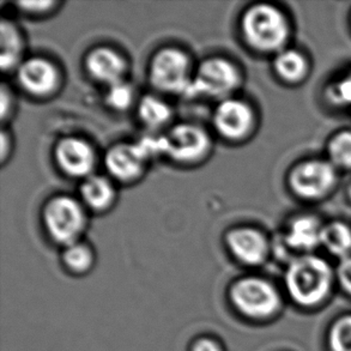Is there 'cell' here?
I'll return each instance as SVG.
<instances>
[{
    "mask_svg": "<svg viewBox=\"0 0 351 351\" xmlns=\"http://www.w3.org/2000/svg\"><path fill=\"white\" fill-rule=\"evenodd\" d=\"M336 283V269L315 253L294 256L285 269V293L300 308L322 306L330 298Z\"/></svg>",
    "mask_w": 351,
    "mask_h": 351,
    "instance_id": "1",
    "label": "cell"
},
{
    "mask_svg": "<svg viewBox=\"0 0 351 351\" xmlns=\"http://www.w3.org/2000/svg\"><path fill=\"white\" fill-rule=\"evenodd\" d=\"M229 306L241 319L252 323L270 322L283 307V296L270 280L263 276L240 277L229 285Z\"/></svg>",
    "mask_w": 351,
    "mask_h": 351,
    "instance_id": "2",
    "label": "cell"
},
{
    "mask_svg": "<svg viewBox=\"0 0 351 351\" xmlns=\"http://www.w3.org/2000/svg\"><path fill=\"white\" fill-rule=\"evenodd\" d=\"M241 30L250 47L261 53H280L287 48L291 27L287 14L275 5H252L242 14Z\"/></svg>",
    "mask_w": 351,
    "mask_h": 351,
    "instance_id": "3",
    "label": "cell"
},
{
    "mask_svg": "<svg viewBox=\"0 0 351 351\" xmlns=\"http://www.w3.org/2000/svg\"><path fill=\"white\" fill-rule=\"evenodd\" d=\"M290 191L300 199L315 202L332 192L338 181V171L326 158L300 161L288 173Z\"/></svg>",
    "mask_w": 351,
    "mask_h": 351,
    "instance_id": "4",
    "label": "cell"
},
{
    "mask_svg": "<svg viewBox=\"0 0 351 351\" xmlns=\"http://www.w3.org/2000/svg\"><path fill=\"white\" fill-rule=\"evenodd\" d=\"M43 216L49 237L64 247L80 241L86 228V211L80 202L67 195L49 200Z\"/></svg>",
    "mask_w": 351,
    "mask_h": 351,
    "instance_id": "5",
    "label": "cell"
},
{
    "mask_svg": "<svg viewBox=\"0 0 351 351\" xmlns=\"http://www.w3.org/2000/svg\"><path fill=\"white\" fill-rule=\"evenodd\" d=\"M241 84V73L237 65L224 58H210L195 71L187 96H208L229 99Z\"/></svg>",
    "mask_w": 351,
    "mask_h": 351,
    "instance_id": "6",
    "label": "cell"
},
{
    "mask_svg": "<svg viewBox=\"0 0 351 351\" xmlns=\"http://www.w3.org/2000/svg\"><path fill=\"white\" fill-rule=\"evenodd\" d=\"M149 76L157 90L187 95L193 80L190 58L179 48H163L152 58Z\"/></svg>",
    "mask_w": 351,
    "mask_h": 351,
    "instance_id": "7",
    "label": "cell"
},
{
    "mask_svg": "<svg viewBox=\"0 0 351 351\" xmlns=\"http://www.w3.org/2000/svg\"><path fill=\"white\" fill-rule=\"evenodd\" d=\"M210 147L209 134L192 123L176 125L165 136V155L184 165L200 161Z\"/></svg>",
    "mask_w": 351,
    "mask_h": 351,
    "instance_id": "8",
    "label": "cell"
},
{
    "mask_svg": "<svg viewBox=\"0 0 351 351\" xmlns=\"http://www.w3.org/2000/svg\"><path fill=\"white\" fill-rule=\"evenodd\" d=\"M226 243L234 259L242 265L256 267L263 265L270 256V241L258 229H233L227 234Z\"/></svg>",
    "mask_w": 351,
    "mask_h": 351,
    "instance_id": "9",
    "label": "cell"
},
{
    "mask_svg": "<svg viewBox=\"0 0 351 351\" xmlns=\"http://www.w3.org/2000/svg\"><path fill=\"white\" fill-rule=\"evenodd\" d=\"M215 128L227 139L239 141L246 137L254 125L251 106L237 99L223 100L215 110Z\"/></svg>",
    "mask_w": 351,
    "mask_h": 351,
    "instance_id": "10",
    "label": "cell"
},
{
    "mask_svg": "<svg viewBox=\"0 0 351 351\" xmlns=\"http://www.w3.org/2000/svg\"><path fill=\"white\" fill-rule=\"evenodd\" d=\"M17 69L19 84L30 95L46 97L57 90L60 75L57 66L47 59L30 58Z\"/></svg>",
    "mask_w": 351,
    "mask_h": 351,
    "instance_id": "11",
    "label": "cell"
},
{
    "mask_svg": "<svg viewBox=\"0 0 351 351\" xmlns=\"http://www.w3.org/2000/svg\"><path fill=\"white\" fill-rule=\"evenodd\" d=\"M58 166L67 176L89 178L96 165V155L89 143L81 138L67 137L56 147Z\"/></svg>",
    "mask_w": 351,
    "mask_h": 351,
    "instance_id": "12",
    "label": "cell"
},
{
    "mask_svg": "<svg viewBox=\"0 0 351 351\" xmlns=\"http://www.w3.org/2000/svg\"><path fill=\"white\" fill-rule=\"evenodd\" d=\"M323 227L314 215H298L287 223L282 240L288 251L296 252L298 256L312 254L320 247Z\"/></svg>",
    "mask_w": 351,
    "mask_h": 351,
    "instance_id": "13",
    "label": "cell"
},
{
    "mask_svg": "<svg viewBox=\"0 0 351 351\" xmlns=\"http://www.w3.org/2000/svg\"><path fill=\"white\" fill-rule=\"evenodd\" d=\"M147 162L136 143H119L106 155L107 169L115 179L123 182L136 180L142 176Z\"/></svg>",
    "mask_w": 351,
    "mask_h": 351,
    "instance_id": "14",
    "label": "cell"
},
{
    "mask_svg": "<svg viewBox=\"0 0 351 351\" xmlns=\"http://www.w3.org/2000/svg\"><path fill=\"white\" fill-rule=\"evenodd\" d=\"M86 67L94 80L108 86L123 81L128 70L123 56L110 47H97L89 52Z\"/></svg>",
    "mask_w": 351,
    "mask_h": 351,
    "instance_id": "15",
    "label": "cell"
},
{
    "mask_svg": "<svg viewBox=\"0 0 351 351\" xmlns=\"http://www.w3.org/2000/svg\"><path fill=\"white\" fill-rule=\"evenodd\" d=\"M274 71L285 83L296 84L308 76V58L299 49L287 47L276 54Z\"/></svg>",
    "mask_w": 351,
    "mask_h": 351,
    "instance_id": "16",
    "label": "cell"
},
{
    "mask_svg": "<svg viewBox=\"0 0 351 351\" xmlns=\"http://www.w3.org/2000/svg\"><path fill=\"white\" fill-rule=\"evenodd\" d=\"M320 247H324L325 251L338 261L351 256L350 224L339 219L324 223Z\"/></svg>",
    "mask_w": 351,
    "mask_h": 351,
    "instance_id": "17",
    "label": "cell"
},
{
    "mask_svg": "<svg viewBox=\"0 0 351 351\" xmlns=\"http://www.w3.org/2000/svg\"><path fill=\"white\" fill-rule=\"evenodd\" d=\"M115 189L107 178L90 176L83 181L81 197L84 204L95 211H104L114 203Z\"/></svg>",
    "mask_w": 351,
    "mask_h": 351,
    "instance_id": "18",
    "label": "cell"
},
{
    "mask_svg": "<svg viewBox=\"0 0 351 351\" xmlns=\"http://www.w3.org/2000/svg\"><path fill=\"white\" fill-rule=\"evenodd\" d=\"M0 29V65L3 71H9L21 65L23 40L19 29L11 22L3 21Z\"/></svg>",
    "mask_w": 351,
    "mask_h": 351,
    "instance_id": "19",
    "label": "cell"
},
{
    "mask_svg": "<svg viewBox=\"0 0 351 351\" xmlns=\"http://www.w3.org/2000/svg\"><path fill=\"white\" fill-rule=\"evenodd\" d=\"M62 263L67 272L73 276L89 274L95 265V253L90 246L78 241L70 246L64 247Z\"/></svg>",
    "mask_w": 351,
    "mask_h": 351,
    "instance_id": "20",
    "label": "cell"
},
{
    "mask_svg": "<svg viewBox=\"0 0 351 351\" xmlns=\"http://www.w3.org/2000/svg\"><path fill=\"white\" fill-rule=\"evenodd\" d=\"M326 160L338 171H351V128L341 130L328 139Z\"/></svg>",
    "mask_w": 351,
    "mask_h": 351,
    "instance_id": "21",
    "label": "cell"
},
{
    "mask_svg": "<svg viewBox=\"0 0 351 351\" xmlns=\"http://www.w3.org/2000/svg\"><path fill=\"white\" fill-rule=\"evenodd\" d=\"M138 115L147 128H160L171 121L173 112L169 105L160 97L147 95L138 105Z\"/></svg>",
    "mask_w": 351,
    "mask_h": 351,
    "instance_id": "22",
    "label": "cell"
},
{
    "mask_svg": "<svg viewBox=\"0 0 351 351\" xmlns=\"http://www.w3.org/2000/svg\"><path fill=\"white\" fill-rule=\"evenodd\" d=\"M330 351H351V314H344L333 320L328 331Z\"/></svg>",
    "mask_w": 351,
    "mask_h": 351,
    "instance_id": "23",
    "label": "cell"
},
{
    "mask_svg": "<svg viewBox=\"0 0 351 351\" xmlns=\"http://www.w3.org/2000/svg\"><path fill=\"white\" fill-rule=\"evenodd\" d=\"M326 99L338 108H351V70L328 84Z\"/></svg>",
    "mask_w": 351,
    "mask_h": 351,
    "instance_id": "24",
    "label": "cell"
},
{
    "mask_svg": "<svg viewBox=\"0 0 351 351\" xmlns=\"http://www.w3.org/2000/svg\"><path fill=\"white\" fill-rule=\"evenodd\" d=\"M134 100V90L128 82L121 81L108 86L106 94V102L115 110H126Z\"/></svg>",
    "mask_w": 351,
    "mask_h": 351,
    "instance_id": "25",
    "label": "cell"
},
{
    "mask_svg": "<svg viewBox=\"0 0 351 351\" xmlns=\"http://www.w3.org/2000/svg\"><path fill=\"white\" fill-rule=\"evenodd\" d=\"M189 351H227V349L219 338L210 335H202L191 342Z\"/></svg>",
    "mask_w": 351,
    "mask_h": 351,
    "instance_id": "26",
    "label": "cell"
},
{
    "mask_svg": "<svg viewBox=\"0 0 351 351\" xmlns=\"http://www.w3.org/2000/svg\"><path fill=\"white\" fill-rule=\"evenodd\" d=\"M336 282L341 287V289L351 298V256L338 261Z\"/></svg>",
    "mask_w": 351,
    "mask_h": 351,
    "instance_id": "27",
    "label": "cell"
},
{
    "mask_svg": "<svg viewBox=\"0 0 351 351\" xmlns=\"http://www.w3.org/2000/svg\"><path fill=\"white\" fill-rule=\"evenodd\" d=\"M14 106V95L11 94V91L8 90L6 86H1V119H3V121L12 115Z\"/></svg>",
    "mask_w": 351,
    "mask_h": 351,
    "instance_id": "28",
    "label": "cell"
},
{
    "mask_svg": "<svg viewBox=\"0 0 351 351\" xmlns=\"http://www.w3.org/2000/svg\"><path fill=\"white\" fill-rule=\"evenodd\" d=\"M56 5L57 3H54V1H40V3L35 1V3H21L19 6L30 14H43L54 8Z\"/></svg>",
    "mask_w": 351,
    "mask_h": 351,
    "instance_id": "29",
    "label": "cell"
},
{
    "mask_svg": "<svg viewBox=\"0 0 351 351\" xmlns=\"http://www.w3.org/2000/svg\"><path fill=\"white\" fill-rule=\"evenodd\" d=\"M347 195H348V199L350 200V202H351V181H350V184H349V185H348V187H347Z\"/></svg>",
    "mask_w": 351,
    "mask_h": 351,
    "instance_id": "30",
    "label": "cell"
}]
</instances>
